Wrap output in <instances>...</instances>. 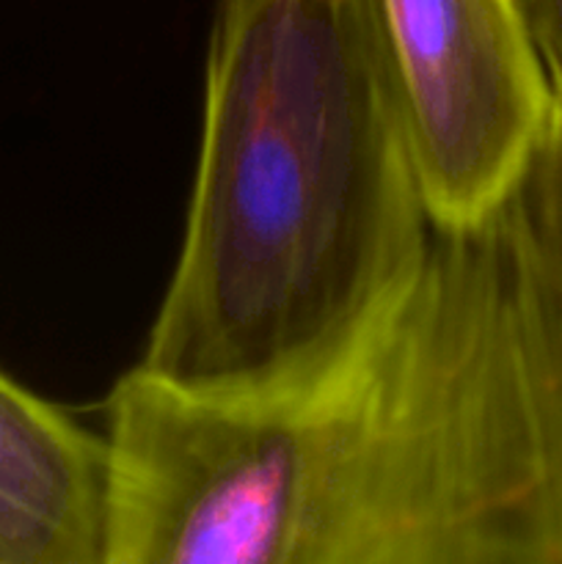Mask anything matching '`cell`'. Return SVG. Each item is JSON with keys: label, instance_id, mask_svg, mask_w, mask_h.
<instances>
[{"label": "cell", "instance_id": "1", "mask_svg": "<svg viewBox=\"0 0 562 564\" xmlns=\"http://www.w3.org/2000/svg\"><path fill=\"white\" fill-rule=\"evenodd\" d=\"M105 564H562V154L287 372L105 397Z\"/></svg>", "mask_w": 562, "mask_h": 564}, {"label": "cell", "instance_id": "4", "mask_svg": "<svg viewBox=\"0 0 562 564\" xmlns=\"http://www.w3.org/2000/svg\"><path fill=\"white\" fill-rule=\"evenodd\" d=\"M108 527L105 430L0 369V564H105Z\"/></svg>", "mask_w": 562, "mask_h": 564}, {"label": "cell", "instance_id": "5", "mask_svg": "<svg viewBox=\"0 0 562 564\" xmlns=\"http://www.w3.org/2000/svg\"><path fill=\"white\" fill-rule=\"evenodd\" d=\"M551 86L562 91V0H516Z\"/></svg>", "mask_w": 562, "mask_h": 564}, {"label": "cell", "instance_id": "2", "mask_svg": "<svg viewBox=\"0 0 562 564\" xmlns=\"http://www.w3.org/2000/svg\"><path fill=\"white\" fill-rule=\"evenodd\" d=\"M433 229L372 0H215L182 242L132 367L193 391L287 372Z\"/></svg>", "mask_w": 562, "mask_h": 564}, {"label": "cell", "instance_id": "3", "mask_svg": "<svg viewBox=\"0 0 562 564\" xmlns=\"http://www.w3.org/2000/svg\"><path fill=\"white\" fill-rule=\"evenodd\" d=\"M435 226H463L521 182L554 86L516 0H372Z\"/></svg>", "mask_w": 562, "mask_h": 564}]
</instances>
